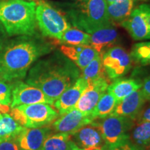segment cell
I'll use <instances>...</instances> for the list:
<instances>
[{"label": "cell", "mask_w": 150, "mask_h": 150, "mask_svg": "<svg viewBox=\"0 0 150 150\" xmlns=\"http://www.w3.org/2000/svg\"><path fill=\"white\" fill-rule=\"evenodd\" d=\"M79 69L60 52L37 62L26 82L38 88L54 102L80 77Z\"/></svg>", "instance_id": "1"}, {"label": "cell", "mask_w": 150, "mask_h": 150, "mask_svg": "<svg viewBox=\"0 0 150 150\" xmlns=\"http://www.w3.org/2000/svg\"><path fill=\"white\" fill-rule=\"evenodd\" d=\"M52 50L51 44L29 35L13 40L0 50V79L9 82L24 79L31 65Z\"/></svg>", "instance_id": "2"}, {"label": "cell", "mask_w": 150, "mask_h": 150, "mask_svg": "<svg viewBox=\"0 0 150 150\" xmlns=\"http://www.w3.org/2000/svg\"><path fill=\"white\" fill-rule=\"evenodd\" d=\"M36 4L24 0L0 2V22L9 36L34 35L36 28Z\"/></svg>", "instance_id": "3"}, {"label": "cell", "mask_w": 150, "mask_h": 150, "mask_svg": "<svg viewBox=\"0 0 150 150\" xmlns=\"http://www.w3.org/2000/svg\"><path fill=\"white\" fill-rule=\"evenodd\" d=\"M66 16L70 24L90 34L111 26L106 0H76L69 6Z\"/></svg>", "instance_id": "4"}, {"label": "cell", "mask_w": 150, "mask_h": 150, "mask_svg": "<svg viewBox=\"0 0 150 150\" xmlns=\"http://www.w3.org/2000/svg\"><path fill=\"white\" fill-rule=\"evenodd\" d=\"M10 115L24 128L46 127L57 119L59 112L50 104L22 105L11 108Z\"/></svg>", "instance_id": "5"}, {"label": "cell", "mask_w": 150, "mask_h": 150, "mask_svg": "<svg viewBox=\"0 0 150 150\" xmlns=\"http://www.w3.org/2000/svg\"><path fill=\"white\" fill-rule=\"evenodd\" d=\"M35 19L43 35L59 40L63 33L71 27L61 13L42 1L35 8Z\"/></svg>", "instance_id": "6"}, {"label": "cell", "mask_w": 150, "mask_h": 150, "mask_svg": "<svg viewBox=\"0 0 150 150\" xmlns=\"http://www.w3.org/2000/svg\"><path fill=\"white\" fill-rule=\"evenodd\" d=\"M102 64L110 79H117L123 76L131 69L132 60L125 49L114 46L102 52Z\"/></svg>", "instance_id": "7"}, {"label": "cell", "mask_w": 150, "mask_h": 150, "mask_svg": "<svg viewBox=\"0 0 150 150\" xmlns=\"http://www.w3.org/2000/svg\"><path fill=\"white\" fill-rule=\"evenodd\" d=\"M129 118L110 115L99 123L103 140L106 146H111L129 139V131L134 127Z\"/></svg>", "instance_id": "8"}, {"label": "cell", "mask_w": 150, "mask_h": 150, "mask_svg": "<svg viewBox=\"0 0 150 150\" xmlns=\"http://www.w3.org/2000/svg\"><path fill=\"white\" fill-rule=\"evenodd\" d=\"M120 25L135 40H150V4L138 6Z\"/></svg>", "instance_id": "9"}, {"label": "cell", "mask_w": 150, "mask_h": 150, "mask_svg": "<svg viewBox=\"0 0 150 150\" xmlns=\"http://www.w3.org/2000/svg\"><path fill=\"white\" fill-rule=\"evenodd\" d=\"M47 104L53 105L54 102L47 96L42 91L35 86L17 81L12 85L11 108L22 105L34 104Z\"/></svg>", "instance_id": "10"}, {"label": "cell", "mask_w": 150, "mask_h": 150, "mask_svg": "<svg viewBox=\"0 0 150 150\" xmlns=\"http://www.w3.org/2000/svg\"><path fill=\"white\" fill-rule=\"evenodd\" d=\"M95 120L91 114L84 113L73 108L54 122L52 128L57 133L72 136L81 128Z\"/></svg>", "instance_id": "11"}, {"label": "cell", "mask_w": 150, "mask_h": 150, "mask_svg": "<svg viewBox=\"0 0 150 150\" xmlns=\"http://www.w3.org/2000/svg\"><path fill=\"white\" fill-rule=\"evenodd\" d=\"M108 86V78H102L89 82L88 86L82 94L74 108L84 113L91 114L99 99L107 91Z\"/></svg>", "instance_id": "12"}, {"label": "cell", "mask_w": 150, "mask_h": 150, "mask_svg": "<svg viewBox=\"0 0 150 150\" xmlns=\"http://www.w3.org/2000/svg\"><path fill=\"white\" fill-rule=\"evenodd\" d=\"M88 86V82L80 76L72 86L63 92L53 104L59 115H63L73 109Z\"/></svg>", "instance_id": "13"}, {"label": "cell", "mask_w": 150, "mask_h": 150, "mask_svg": "<svg viewBox=\"0 0 150 150\" xmlns=\"http://www.w3.org/2000/svg\"><path fill=\"white\" fill-rule=\"evenodd\" d=\"M71 140L79 148L93 150L102 147L104 142L99 122H93L86 125L72 135Z\"/></svg>", "instance_id": "14"}, {"label": "cell", "mask_w": 150, "mask_h": 150, "mask_svg": "<svg viewBox=\"0 0 150 150\" xmlns=\"http://www.w3.org/2000/svg\"><path fill=\"white\" fill-rule=\"evenodd\" d=\"M51 135L48 127L38 128H24L17 138L21 150H42L44 142Z\"/></svg>", "instance_id": "15"}, {"label": "cell", "mask_w": 150, "mask_h": 150, "mask_svg": "<svg viewBox=\"0 0 150 150\" xmlns=\"http://www.w3.org/2000/svg\"><path fill=\"white\" fill-rule=\"evenodd\" d=\"M145 101L141 90H138L118 102L110 115L127 117L135 120L139 115Z\"/></svg>", "instance_id": "16"}, {"label": "cell", "mask_w": 150, "mask_h": 150, "mask_svg": "<svg viewBox=\"0 0 150 150\" xmlns=\"http://www.w3.org/2000/svg\"><path fill=\"white\" fill-rule=\"evenodd\" d=\"M60 51L65 57L72 61L80 70H83L99 53L91 45H62Z\"/></svg>", "instance_id": "17"}, {"label": "cell", "mask_w": 150, "mask_h": 150, "mask_svg": "<svg viewBox=\"0 0 150 150\" xmlns=\"http://www.w3.org/2000/svg\"><path fill=\"white\" fill-rule=\"evenodd\" d=\"M142 83L134 79H117L108 86L107 91L111 94L117 102H121L134 92L141 88Z\"/></svg>", "instance_id": "18"}, {"label": "cell", "mask_w": 150, "mask_h": 150, "mask_svg": "<svg viewBox=\"0 0 150 150\" xmlns=\"http://www.w3.org/2000/svg\"><path fill=\"white\" fill-rule=\"evenodd\" d=\"M117 31L112 26L97 30L91 35L90 45L101 54L106 47L112 45L117 40Z\"/></svg>", "instance_id": "19"}, {"label": "cell", "mask_w": 150, "mask_h": 150, "mask_svg": "<svg viewBox=\"0 0 150 150\" xmlns=\"http://www.w3.org/2000/svg\"><path fill=\"white\" fill-rule=\"evenodd\" d=\"M24 127L8 113H0V142L17 138Z\"/></svg>", "instance_id": "20"}, {"label": "cell", "mask_w": 150, "mask_h": 150, "mask_svg": "<svg viewBox=\"0 0 150 150\" xmlns=\"http://www.w3.org/2000/svg\"><path fill=\"white\" fill-rule=\"evenodd\" d=\"M136 0H125L107 5V12L110 21L122 23L130 16Z\"/></svg>", "instance_id": "21"}, {"label": "cell", "mask_w": 150, "mask_h": 150, "mask_svg": "<svg viewBox=\"0 0 150 150\" xmlns=\"http://www.w3.org/2000/svg\"><path fill=\"white\" fill-rule=\"evenodd\" d=\"M129 135V139L133 145L142 149L148 147L150 146V122L138 121Z\"/></svg>", "instance_id": "22"}, {"label": "cell", "mask_w": 150, "mask_h": 150, "mask_svg": "<svg viewBox=\"0 0 150 150\" xmlns=\"http://www.w3.org/2000/svg\"><path fill=\"white\" fill-rule=\"evenodd\" d=\"M117 102L111 94L106 91L94 108L91 115L94 119H104L112 113Z\"/></svg>", "instance_id": "23"}, {"label": "cell", "mask_w": 150, "mask_h": 150, "mask_svg": "<svg viewBox=\"0 0 150 150\" xmlns=\"http://www.w3.org/2000/svg\"><path fill=\"white\" fill-rule=\"evenodd\" d=\"M81 76L88 83L99 79L108 78L103 67L101 54L95 57L83 70H82V74Z\"/></svg>", "instance_id": "24"}, {"label": "cell", "mask_w": 150, "mask_h": 150, "mask_svg": "<svg viewBox=\"0 0 150 150\" xmlns=\"http://www.w3.org/2000/svg\"><path fill=\"white\" fill-rule=\"evenodd\" d=\"M61 42L67 45H90L91 34L76 28H69L63 33Z\"/></svg>", "instance_id": "25"}, {"label": "cell", "mask_w": 150, "mask_h": 150, "mask_svg": "<svg viewBox=\"0 0 150 150\" xmlns=\"http://www.w3.org/2000/svg\"><path fill=\"white\" fill-rule=\"evenodd\" d=\"M71 142L70 135L58 133L48 136L42 150H71Z\"/></svg>", "instance_id": "26"}, {"label": "cell", "mask_w": 150, "mask_h": 150, "mask_svg": "<svg viewBox=\"0 0 150 150\" xmlns=\"http://www.w3.org/2000/svg\"><path fill=\"white\" fill-rule=\"evenodd\" d=\"M131 60L141 65H150V41L135 44L131 50Z\"/></svg>", "instance_id": "27"}, {"label": "cell", "mask_w": 150, "mask_h": 150, "mask_svg": "<svg viewBox=\"0 0 150 150\" xmlns=\"http://www.w3.org/2000/svg\"><path fill=\"white\" fill-rule=\"evenodd\" d=\"M12 96V85L6 83L5 81L0 79V102L1 104L10 106Z\"/></svg>", "instance_id": "28"}, {"label": "cell", "mask_w": 150, "mask_h": 150, "mask_svg": "<svg viewBox=\"0 0 150 150\" xmlns=\"http://www.w3.org/2000/svg\"><path fill=\"white\" fill-rule=\"evenodd\" d=\"M103 150H145V149L138 147L130 142L129 139L123 140L120 142L111 146H106L103 147Z\"/></svg>", "instance_id": "29"}, {"label": "cell", "mask_w": 150, "mask_h": 150, "mask_svg": "<svg viewBox=\"0 0 150 150\" xmlns=\"http://www.w3.org/2000/svg\"><path fill=\"white\" fill-rule=\"evenodd\" d=\"M0 150H21L19 147L17 138L0 142Z\"/></svg>", "instance_id": "30"}, {"label": "cell", "mask_w": 150, "mask_h": 150, "mask_svg": "<svg viewBox=\"0 0 150 150\" xmlns=\"http://www.w3.org/2000/svg\"><path fill=\"white\" fill-rule=\"evenodd\" d=\"M140 90L145 100L150 101V76L144 79Z\"/></svg>", "instance_id": "31"}, {"label": "cell", "mask_w": 150, "mask_h": 150, "mask_svg": "<svg viewBox=\"0 0 150 150\" xmlns=\"http://www.w3.org/2000/svg\"><path fill=\"white\" fill-rule=\"evenodd\" d=\"M7 33L3 24L0 22V50L4 47L7 40Z\"/></svg>", "instance_id": "32"}, {"label": "cell", "mask_w": 150, "mask_h": 150, "mask_svg": "<svg viewBox=\"0 0 150 150\" xmlns=\"http://www.w3.org/2000/svg\"><path fill=\"white\" fill-rule=\"evenodd\" d=\"M138 121H147L150 122V106L140 111L138 117Z\"/></svg>", "instance_id": "33"}, {"label": "cell", "mask_w": 150, "mask_h": 150, "mask_svg": "<svg viewBox=\"0 0 150 150\" xmlns=\"http://www.w3.org/2000/svg\"><path fill=\"white\" fill-rule=\"evenodd\" d=\"M11 110L9 106L1 104L0 102V113H8Z\"/></svg>", "instance_id": "34"}, {"label": "cell", "mask_w": 150, "mask_h": 150, "mask_svg": "<svg viewBox=\"0 0 150 150\" xmlns=\"http://www.w3.org/2000/svg\"><path fill=\"white\" fill-rule=\"evenodd\" d=\"M71 150H86V149L79 148L78 146H76V145H75V144L72 142H72H71Z\"/></svg>", "instance_id": "35"}, {"label": "cell", "mask_w": 150, "mask_h": 150, "mask_svg": "<svg viewBox=\"0 0 150 150\" xmlns=\"http://www.w3.org/2000/svg\"><path fill=\"white\" fill-rule=\"evenodd\" d=\"M106 1L108 3V4L113 3H117V2H121V1H125V0H106Z\"/></svg>", "instance_id": "36"}, {"label": "cell", "mask_w": 150, "mask_h": 150, "mask_svg": "<svg viewBox=\"0 0 150 150\" xmlns=\"http://www.w3.org/2000/svg\"><path fill=\"white\" fill-rule=\"evenodd\" d=\"M93 150H103V147H99V148H97V149H93Z\"/></svg>", "instance_id": "37"}, {"label": "cell", "mask_w": 150, "mask_h": 150, "mask_svg": "<svg viewBox=\"0 0 150 150\" xmlns=\"http://www.w3.org/2000/svg\"><path fill=\"white\" fill-rule=\"evenodd\" d=\"M140 1H150V0H140Z\"/></svg>", "instance_id": "38"}, {"label": "cell", "mask_w": 150, "mask_h": 150, "mask_svg": "<svg viewBox=\"0 0 150 150\" xmlns=\"http://www.w3.org/2000/svg\"><path fill=\"white\" fill-rule=\"evenodd\" d=\"M28 1H31V0H28Z\"/></svg>", "instance_id": "39"}]
</instances>
